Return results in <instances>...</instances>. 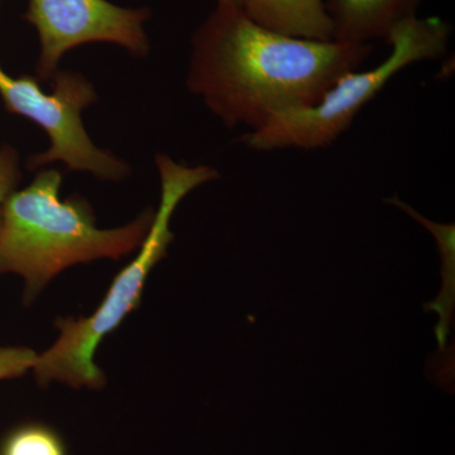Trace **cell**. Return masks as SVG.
Wrapping results in <instances>:
<instances>
[{
	"mask_svg": "<svg viewBox=\"0 0 455 455\" xmlns=\"http://www.w3.org/2000/svg\"><path fill=\"white\" fill-rule=\"evenodd\" d=\"M371 52V44L269 31L241 7L217 4L191 41L187 85L226 127L244 125L253 132L315 104Z\"/></svg>",
	"mask_w": 455,
	"mask_h": 455,
	"instance_id": "6da1fadb",
	"label": "cell"
},
{
	"mask_svg": "<svg viewBox=\"0 0 455 455\" xmlns=\"http://www.w3.org/2000/svg\"><path fill=\"white\" fill-rule=\"evenodd\" d=\"M61 182L59 170H42L3 208L0 275L23 277L27 302L70 266L139 250L154 220L155 212L146 211L127 226L100 229L83 197L60 199Z\"/></svg>",
	"mask_w": 455,
	"mask_h": 455,
	"instance_id": "7a4b0ae2",
	"label": "cell"
},
{
	"mask_svg": "<svg viewBox=\"0 0 455 455\" xmlns=\"http://www.w3.org/2000/svg\"><path fill=\"white\" fill-rule=\"evenodd\" d=\"M155 163L160 173V206L140 252L114 278L106 298L92 315L57 323L59 338L46 352L37 355L32 368L42 385L52 381L73 387L99 388L104 385V374L94 362L99 344L136 309L149 272L166 257L173 241L170 221L179 204L196 188L220 179L214 167L185 166L164 154L156 155Z\"/></svg>",
	"mask_w": 455,
	"mask_h": 455,
	"instance_id": "3957f363",
	"label": "cell"
},
{
	"mask_svg": "<svg viewBox=\"0 0 455 455\" xmlns=\"http://www.w3.org/2000/svg\"><path fill=\"white\" fill-rule=\"evenodd\" d=\"M451 32L442 18H410L392 29L387 38L391 53L381 64L341 75L315 104L276 116L265 127L243 134L242 142L259 152L331 146L392 77L407 66L444 55Z\"/></svg>",
	"mask_w": 455,
	"mask_h": 455,
	"instance_id": "277c9868",
	"label": "cell"
},
{
	"mask_svg": "<svg viewBox=\"0 0 455 455\" xmlns=\"http://www.w3.org/2000/svg\"><path fill=\"white\" fill-rule=\"evenodd\" d=\"M52 90L44 92L35 77L12 76L0 66V97L8 112L28 119L46 132L50 147L28 158V169L61 163L66 169L89 172L100 181L121 182L131 175L130 164L90 139L84 127V109L98 100L94 85L84 75L59 70Z\"/></svg>",
	"mask_w": 455,
	"mask_h": 455,
	"instance_id": "5b68a950",
	"label": "cell"
},
{
	"mask_svg": "<svg viewBox=\"0 0 455 455\" xmlns=\"http://www.w3.org/2000/svg\"><path fill=\"white\" fill-rule=\"evenodd\" d=\"M148 8H125L108 0H29L25 14L40 38L37 74L49 82L62 57L82 44H118L137 59L149 52L145 25Z\"/></svg>",
	"mask_w": 455,
	"mask_h": 455,
	"instance_id": "8992f818",
	"label": "cell"
},
{
	"mask_svg": "<svg viewBox=\"0 0 455 455\" xmlns=\"http://www.w3.org/2000/svg\"><path fill=\"white\" fill-rule=\"evenodd\" d=\"M423 0H328L334 40L371 44L387 41L395 27L416 17Z\"/></svg>",
	"mask_w": 455,
	"mask_h": 455,
	"instance_id": "52a82bcc",
	"label": "cell"
},
{
	"mask_svg": "<svg viewBox=\"0 0 455 455\" xmlns=\"http://www.w3.org/2000/svg\"><path fill=\"white\" fill-rule=\"evenodd\" d=\"M241 8L269 31L304 40H334L328 0H242Z\"/></svg>",
	"mask_w": 455,
	"mask_h": 455,
	"instance_id": "ba28073f",
	"label": "cell"
},
{
	"mask_svg": "<svg viewBox=\"0 0 455 455\" xmlns=\"http://www.w3.org/2000/svg\"><path fill=\"white\" fill-rule=\"evenodd\" d=\"M386 203L396 206L407 215L418 220L421 226L435 238L438 245L440 262H442L443 287L438 298L431 302L424 304L425 311H436L439 315V324L435 328L436 339L440 348H444L447 344L449 331H451V317H453L455 302V226L454 224H440L436 221L427 220L419 214L411 206L401 202L397 196L385 200Z\"/></svg>",
	"mask_w": 455,
	"mask_h": 455,
	"instance_id": "9c48e42d",
	"label": "cell"
},
{
	"mask_svg": "<svg viewBox=\"0 0 455 455\" xmlns=\"http://www.w3.org/2000/svg\"><path fill=\"white\" fill-rule=\"evenodd\" d=\"M0 455H65V448L61 439L49 427L28 425L8 436Z\"/></svg>",
	"mask_w": 455,
	"mask_h": 455,
	"instance_id": "30bf717a",
	"label": "cell"
},
{
	"mask_svg": "<svg viewBox=\"0 0 455 455\" xmlns=\"http://www.w3.org/2000/svg\"><path fill=\"white\" fill-rule=\"evenodd\" d=\"M37 353L20 347L0 348V381L22 376L35 367Z\"/></svg>",
	"mask_w": 455,
	"mask_h": 455,
	"instance_id": "8fae6325",
	"label": "cell"
},
{
	"mask_svg": "<svg viewBox=\"0 0 455 455\" xmlns=\"http://www.w3.org/2000/svg\"><path fill=\"white\" fill-rule=\"evenodd\" d=\"M20 179V164L16 152L11 148H0V227L4 204L9 196L16 191Z\"/></svg>",
	"mask_w": 455,
	"mask_h": 455,
	"instance_id": "7c38bea8",
	"label": "cell"
},
{
	"mask_svg": "<svg viewBox=\"0 0 455 455\" xmlns=\"http://www.w3.org/2000/svg\"><path fill=\"white\" fill-rule=\"evenodd\" d=\"M217 4H230L241 7L242 0H217Z\"/></svg>",
	"mask_w": 455,
	"mask_h": 455,
	"instance_id": "4fadbf2b",
	"label": "cell"
}]
</instances>
